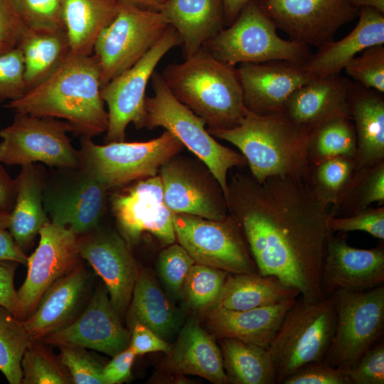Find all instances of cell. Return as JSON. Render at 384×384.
<instances>
[{
  "label": "cell",
  "mask_w": 384,
  "mask_h": 384,
  "mask_svg": "<svg viewBox=\"0 0 384 384\" xmlns=\"http://www.w3.org/2000/svg\"><path fill=\"white\" fill-rule=\"evenodd\" d=\"M229 213L242 228L261 275H271L309 302L326 299L321 272L328 207L305 181L271 177L262 182L237 173L228 181Z\"/></svg>",
  "instance_id": "6da1fadb"
},
{
  "label": "cell",
  "mask_w": 384,
  "mask_h": 384,
  "mask_svg": "<svg viewBox=\"0 0 384 384\" xmlns=\"http://www.w3.org/2000/svg\"><path fill=\"white\" fill-rule=\"evenodd\" d=\"M101 88L94 55L70 52L45 80L6 107L16 113L64 119L73 132L92 137L106 132L108 126Z\"/></svg>",
  "instance_id": "7a4b0ae2"
},
{
  "label": "cell",
  "mask_w": 384,
  "mask_h": 384,
  "mask_svg": "<svg viewBox=\"0 0 384 384\" xmlns=\"http://www.w3.org/2000/svg\"><path fill=\"white\" fill-rule=\"evenodd\" d=\"M208 131L239 149L250 175L257 181L277 176L306 181L310 169L307 156L310 133L283 111L261 115L246 109L235 127L208 128Z\"/></svg>",
  "instance_id": "3957f363"
},
{
  "label": "cell",
  "mask_w": 384,
  "mask_h": 384,
  "mask_svg": "<svg viewBox=\"0 0 384 384\" xmlns=\"http://www.w3.org/2000/svg\"><path fill=\"white\" fill-rule=\"evenodd\" d=\"M161 74L173 95L208 128L231 129L243 117L246 107L238 69L203 46L183 62L168 65Z\"/></svg>",
  "instance_id": "277c9868"
},
{
  "label": "cell",
  "mask_w": 384,
  "mask_h": 384,
  "mask_svg": "<svg viewBox=\"0 0 384 384\" xmlns=\"http://www.w3.org/2000/svg\"><path fill=\"white\" fill-rule=\"evenodd\" d=\"M151 78L154 94L146 97L144 127H161L176 137L209 168L227 198L228 171L247 166L245 157L218 142L206 122L173 95L161 73L154 71Z\"/></svg>",
  "instance_id": "5b68a950"
},
{
  "label": "cell",
  "mask_w": 384,
  "mask_h": 384,
  "mask_svg": "<svg viewBox=\"0 0 384 384\" xmlns=\"http://www.w3.org/2000/svg\"><path fill=\"white\" fill-rule=\"evenodd\" d=\"M336 319L331 297L318 302L301 297L297 299L268 348L275 366L276 383L282 384L307 364L322 362L331 343Z\"/></svg>",
  "instance_id": "8992f818"
},
{
  "label": "cell",
  "mask_w": 384,
  "mask_h": 384,
  "mask_svg": "<svg viewBox=\"0 0 384 384\" xmlns=\"http://www.w3.org/2000/svg\"><path fill=\"white\" fill-rule=\"evenodd\" d=\"M277 29L258 1L251 0L228 28L221 30L203 47L216 59L234 67L272 60L306 63L312 54L310 47L282 38Z\"/></svg>",
  "instance_id": "52a82bcc"
},
{
  "label": "cell",
  "mask_w": 384,
  "mask_h": 384,
  "mask_svg": "<svg viewBox=\"0 0 384 384\" xmlns=\"http://www.w3.org/2000/svg\"><path fill=\"white\" fill-rule=\"evenodd\" d=\"M82 168L107 191L159 174L160 168L184 146L169 131L140 142H117L98 145L81 136Z\"/></svg>",
  "instance_id": "ba28073f"
},
{
  "label": "cell",
  "mask_w": 384,
  "mask_h": 384,
  "mask_svg": "<svg viewBox=\"0 0 384 384\" xmlns=\"http://www.w3.org/2000/svg\"><path fill=\"white\" fill-rule=\"evenodd\" d=\"M169 26L160 11L119 0L117 14L100 34L92 53L102 88L142 58Z\"/></svg>",
  "instance_id": "9c48e42d"
},
{
  "label": "cell",
  "mask_w": 384,
  "mask_h": 384,
  "mask_svg": "<svg viewBox=\"0 0 384 384\" xmlns=\"http://www.w3.org/2000/svg\"><path fill=\"white\" fill-rule=\"evenodd\" d=\"M331 297L336 309V326L322 362L348 370L383 338L384 284L361 292L340 291Z\"/></svg>",
  "instance_id": "30bf717a"
},
{
  "label": "cell",
  "mask_w": 384,
  "mask_h": 384,
  "mask_svg": "<svg viewBox=\"0 0 384 384\" xmlns=\"http://www.w3.org/2000/svg\"><path fill=\"white\" fill-rule=\"evenodd\" d=\"M176 240L196 263L228 274L259 273L242 228L228 214L220 220L174 213Z\"/></svg>",
  "instance_id": "8fae6325"
},
{
  "label": "cell",
  "mask_w": 384,
  "mask_h": 384,
  "mask_svg": "<svg viewBox=\"0 0 384 384\" xmlns=\"http://www.w3.org/2000/svg\"><path fill=\"white\" fill-rule=\"evenodd\" d=\"M68 122L50 117L16 113L12 123L0 131V161L7 165L42 162L58 169L82 167L80 150L71 144Z\"/></svg>",
  "instance_id": "7c38bea8"
},
{
  "label": "cell",
  "mask_w": 384,
  "mask_h": 384,
  "mask_svg": "<svg viewBox=\"0 0 384 384\" xmlns=\"http://www.w3.org/2000/svg\"><path fill=\"white\" fill-rule=\"evenodd\" d=\"M180 45V35L170 26L142 58L101 88V97L108 107L106 144L124 141L126 128L130 123L137 129L144 127L148 82L161 59Z\"/></svg>",
  "instance_id": "4fadbf2b"
},
{
  "label": "cell",
  "mask_w": 384,
  "mask_h": 384,
  "mask_svg": "<svg viewBox=\"0 0 384 384\" xmlns=\"http://www.w3.org/2000/svg\"><path fill=\"white\" fill-rule=\"evenodd\" d=\"M60 169L44 180L43 203L49 220L77 236L95 230L105 209L107 190L82 167Z\"/></svg>",
  "instance_id": "5bb4252c"
},
{
  "label": "cell",
  "mask_w": 384,
  "mask_h": 384,
  "mask_svg": "<svg viewBox=\"0 0 384 384\" xmlns=\"http://www.w3.org/2000/svg\"><path fill=\"white\" fill-rule=\"evenodd\" d=\"M164 201L174 213L220 220L229 214L224 193L209 168L197 157L174 156L159 172Z\"/></svg>",
  "instance_id": "9a60e30c"
},
{
  "label": "cell",
  "mask_w": 384,
  "mask_h": 384,
  "mask_svg": "<svg viewBox=\"0 0 384 384\" xmlns=\"http://www.w3.org/2000/svg\"><path fill=\"white\" fill-rule=\"evenodd\" d=\"M110 204L122 236L129 245L138 242L144 233L164 245L176 242L174 213L165 203L159 174L135 181L116 191Z\"/></svg>",
  "instance_id": "2e32d148"
},
{
  "label": "cell",
  "mask_w": 384,
  "mask_h": 384,
  "mask_svg": "<svg viewBox=\"0 0 384 384\" xmlns=\"http://www.w3.org/2000/svg\"><path fill=\"white\" fill-rule=\"evenodd\" d=\"M277 28L290 40L309 47L332 41L337 31L355 19L359 9L351 0H259Z\"/></svg>",
  "instance_id": "e0dca14e"
},
{
  "label": "cell",
  "mask_w": 384,
  "mask_h": 384,
  "mask_svg": "<svg viewBox=\"0 0 384 384\" xmlns=\"http://www.w3.org/2000/svg\"><path fill=\"white\" fill-rule=\"evenodd\" d=\"M38 234V245L27 260L26 277L17 290L21 320L35 311L44 293L56 280L80 265L78 236L72 231L48 221Z\"/></svg>",
  "instance_id": "ac0fdd59"
},
{
  "label": "cell",
  "mask_w": 384,
  "mask_h": 384,
  "mask_svg": "<svg viewBox=\"0 0 384 384\" xmlns=\"http://www.w3.org/2000/svg\"><path fill=\"white\" fill-rule=\"evenodd\" d=\"M78 248L104 281L111 304L119 315L127 310L139 272L129 245L114 232L97 228L78 236Z\"/></svg>",
  "instance_id": "d6986e66"
},
{
  "label": "cell",
  "mask_w": 384,
  "mask_h": 384,
  "mask_svg": "<svg viewBox=\"0 0 384 384\" xmlns=\"http://www.w3.org/2000/svg\"><path fill=\"white\" fill-rule=\"evenodd\" d=\"M384 284L383 243L357 248L344 238L330 235L321 272L326 298L340 291L361 292Z\"/></svg>",
  "instance_id": "ffe728a7"
},
{
  "label": "cell",
  "mask_w": 384,
  "mask_h": 384,
  "mask_svg": "<svg viewBox=\"0 0 384 384\" xmlns=\"http://www.w3.org/2000/svg\"><path fill=\"white\" fill-rule=\"evenodd\" d=\"M305 64L288 60L240 64L237 69L246 109L261 115L282 111L292 94L311 79Z\"/></svg>",
  "instance_id": "44dd1931"
},
{
  "label": "cell",
  "mask_w": 384,
  "mask_h": 384,
  "mask_svg": "<svg viewBox=\"0 0 384 384\" xmlns=\"http://www.w3.org/2000/svg\"><path fill=\"white\" fill-rule=\"evenodd\" d=\"M107 291L96 292L84 312L63 329L44 337L53 345H74L112 357L129 346L130 336L112 306Z\"/></svg>",
  "instance_id": "7402d4cb"
},
{
  "label": "cell",
  "mask_w": 384,
  "mask_h": 384,
  "mask_svg": "<svg viewBox=\"0 0 384 384\" xmlns=\"http://www.w3.org/2000/svg\"><path fill=\"white\" fill-rule=\"evenodd\" d=\"M351 84L341 74L312 78L292 94L282 111L309 133L332 119L351 118Z\"/></svg>",
  "instance_id": "603a6c76"
},
{
  "label": "cell",
  "mask_w": 384,
  "mask_h": 384,
  "mask_svg": "<svg viewBox=\"0 0 384 384\" xmlns=\"http://www.w3.org/2000/svg\"><path fill=\"white\" fill-rule=\"evenodd\" d=\"M297 299L247 310L212 308L206 312V323L216 338H235L268 348Z\"/></svg>",
  "instance_id": "cb8c5ba5"
},
{
  "label": "cell",
  "mask_w": 384,
  "mask_h": 384,
  "mask_svg": "<svg viewBox=\"0 0 384 384\" xmlns=\"http://www.w3.org/2000/svg\"><path fill=\"white\" fill-rule=\"evenodd\" d=\"M358 17L355 28L346 36L321 45L311 54L305 64L311 78L340 74L362 50L384 44V14L375 9L362 7Z\"/></svg>",
  "instance_id": "d4e9b609"
},
{
  "label": "cell",
  "mask_w": 384,
  "mask_h": 384,
  "mask_svg": "<svg viewBox=\"0 0 384 384\" xmlns=\"http://www.w3.org/2000/svg\"><path fill=\"white\" fill-rule=\"evenodd\" d=\"M86 285L87 275L80 265L46 290L35 311L22 320L32 341H41L71 322Z\"/></svg>",
  "instance_id": "484cf974"
},
{
  "label": "cell",
  "mask_w": 384,
  "mask_h": 384,
  "mask_svg": "<svg viewBox=\"0 0 384 384\" xmlns=\"http://www.w3.org/2000/svg\"><path fill=\"white\" fill-rule=\"evenodd\" d=\"M381 95L352 82L349 111L356 134V170L384 161V99Z\"/></svg>",
  "instance_id": "4316f807"
},
{
  "label": "cell",
  "mask_w": 384,
  "mask_h": 384,
  "mask_svg": "<svg viewBox=\"0 0 384 384\" xmlns=\"http://www.w3.org/2000/svg\"><path fill=\"white\" fill-rule=\"evenodd\" d=\"M167 353L169 366L176 372L198 375L215 384L229 383L220 347L197 320L184 325Z\"/></svg>",
  "instance_id": "83f0119b"
},
{
  "label": "cell",
  "mask_w": 384,
  "mask_h": 384,
  "mask_svg": "<svg viewBox=\"0 0 384 384\" xmlns=\"http://www.w3.org/2000/svg\"><path fill=\"white\" fill-rule=\"evenodd\" d=\"M159 11L180 35L185 58L223 30L225 23L222 0H167Z\"/></svg>",
  "instance_id": "f1b7e54d"
},
{
  "label": "cell",
  "mask_w": 384,
  "mask_h": 384,
  "mask_svg": "<svg viewBox=\"0 0 384 384\" xmlns=\"http://www.w3.org/2000/svg\"><path fill=\"white\" fill-rule=\"evenodd\" d=\"M16 180L17 193L9 213L8 228L23 251L33 242L40 229L49 220L43 203L44 178L33 164L22 166Z\"/></svg>",
  "instance_id": "f546056e"
},
{
  "label": "cell",
  "mask_w": 384,
  "mask_h": 384,
  "mask_svg": "<svg viewBox=\"0 0 384 384\" xmlns=\"http://www.w3.org/2000/svg\"><path fill=\"white\" fill-rule=\"evenodd\" d=\"M299 296L297 290L274 276L228 274L212 308L247 310L275 305Z\"/></svg>",
  "instance_id": "4dcf8cb0"
},
{
  "label": "cell",
  "mask_w": 384,
  "mask_h": 384,
  "mask_svg": "<svg viewBox=\"0 0 384 384\" xmlns=\"http://www.w3.org/2000/svg\"><path fill=\"white\" fill-rule=\"evenodd\" d=\"M119 5V0H63V20L70 53L92 55L97 39Z\"/></svg>",
  "instance_id": "1f68e13d"
},
{
  "label": "cell",
  "mask_w": 384,
  "mask_h": 384,
  "mask_svg": "<svg viewBox=\"0 0 384 384\" xmlns=\"http://www.w3.org/2000/svg\"><path fill=\"white\" fill-rule=\"evenodd\" d=\"M18 46L23 53L27 91L50 76L70 52L65 31L28 28Z\"/></svg>",
  "instance_id": "d6a6232c"
},
{
  "label": "cell",
  "mask_w": 384,
  "mask_h": 384,
  "mask_svg": "<svg viewBox=\"0 0 384 384\" xmlns=\"http://www.w3.org/2000/svg\"><path fill=\"white\" fill-rule=\"evenodd\" d=\"M223 366L233 384H274L276 369L268 348L235 338H220Z\"/></svg>",
  "instance_id": "836d02e7"
},
{
  "label": "cell",
  "mask_w": 384,
  "mask_h": 384,
  "mask_svg": "<svg viewBox=\"0 0 384 384\" xmlns=\"http://www.w3.org/2000/svg\"><path fill=\"white\" fill-rule=\"evenodd\" d=\"M132 310L137 321L166 338L178 329V313L149 272H138L132 295Z\"/></svg>",
  "instance_id": "e575fe53"
},
{
  "label": "cell",
  "mask_w": 384,
  "mask_h": 384,
  "mask_svg": "<svg viewBox=\"0 0 384 384\" xmlns=\"http://www.w3.org/2000/svg\"><path fill=\"white\" fill-rule=\"evenodd\" d=\"M356 131L349 117L332 119L309 134L307 156L310 166L338 156L356 158Z\"/></svg>",
  "instance_id": "d590c367"
},
{
  "label": "cell",
  "mask_w": 384,
  "mask_h": 384,
  "mask_svg": "<svg viewBox=\"0 0 384 384\" xmlns=\"http://www.w3.org/2000/svg\"><path fill=\"white\" fill-rule=\"evenodd\" d=\"M355 171V157L335 156L310 166L305 182L322 204L333 208L346 193Z\"/></svg>",
  "instance_id": "8d00e7d4"
},
{
  "label": "cell",
  "mask_w": 384,
  "mask_h": 384,
  "mask_svg": "<svg viewBox=\"0 0 384 384\" xmlns=\"http://www.w3.org/2000/svg\"><path fill=\"white\" fill-rule=\"evenodd\" d=\"M374 203H384V161L356 170L346 193L329 213L349 215Z\"/></svg>",
  "instance_id": "74e56055"
},
{
  "label": "cell",
  "mask_w": 384,
  "mask_h": 384,
  "mask_svg": "<svg viewBox=\"0 0 384 384\" xmlns=\"http://www.w3.org/2000/svg\"><path fill=\"white\" fill-rule=\"evenodd\" d=\"M31 342L22 320L0 305V371L9 383H22L21 359Z\"/></svg>",
  "instance_id": "f35d334b"
},
{
  "label": "cell",
  "mask_w": 384,
  "mask_h": 384,
  "mask_svg": "<svg viewBox=\"0 0 384 384\" xmlns=\"http://www.w3.org/2000/svg\"><path fill=\"white\" fill-rule=\"evenodd\" d=\"M228 273L210 266L195 263L184 282L181 296L187 306L206 312L217 300Z\"/></svg>",
  "instance_id": "ab89813d"
},
{
  "label": "cell",
  "mask_w": 384,
  "mask_h": 384,
  "mask_svg": "<svg viewBox=\"0 0 384 384\" xmlns=\"http://www.w3.org/2000/svg\"><path fill=\"white\" fill-rule=\"evenodd\" d=\"M24 384L73 383L67 368L44 346L32 341L21 359Z\"/></svg>",
  "instance_id": "60d3db41"
},
{
  "label": "cell",
  "mask_w": 384,
  "mask_h": 384,
  "mask_svg": "<svg viewBox=\"0 0 384 384\" xmlns=\"http://www.w3.org/2000/svg\"><path fill=\"white\" fill-rule=\"evenodd\" d=\"M22 21L29 29L65 31L63 0H14Z\"/></svg>",
  "instance_id": "b9f144b4"
},
{
  "label": "cell",
  "mask_w": 384,
  "mask_h": 384,
  "mask_svg": "<svg viewBox=\"0 0 384 384\" xmlns=\"http://www.w3.org/2000/svg\"><path fill=\"white\" fill-rule=\"evenodd\" d=\"M356 82L384 93V46L368 47L354 57L344 68Z\"/></svg>",
  "instance_id": "7bdbcfd3"
},
{
  "label": "cell",
  "mask_w": 384,
  "mask_h": 384,
  "mask_svg": "<svg viewBox=\"0 0 384 384\" xmlns=\"http://www.w3.org/2000/svg\"><path fill=\"white\" fill-rule=\"evenodd\" d=\"M195 261L178 243H172L164 249L157 260V269L161 279L170 292L181 296L186 278Z\"/></svg>",
  "instance_id": "ee69618b"
},
{
  "label": "cell",
  "mask_w": 384,
  "mask_h": 384,
  "mask_svg": "<svg viewBox=\"0 0 384 384\" xmlns=\"http://www.w3.org/2000/svg\"><path fill=\"white\" fill-rule=\"evenodd\" d=\"M60 361L68 370L73 383L104 384L100 363L85 348L60 345Z\"/></svg>",
  "instance_id": "f6af8a7d"
},
{
  "label": "cell",
  "mask_w": 384,
  "mask_h": 384,
  "mask_svg": "<svg viewBox=\"0 0 384 384\" xmlns=\"http://www.w3.org/2000/svg\"><path fill=\"white\" fill-rule=\"evenodd\" d=\"M326 226L334 232L363 231L380 240H384V207H368L360 212L338 216L328 214Z\"/></svg>",
  "instance_id": "bcb514c9"
},
{
  "label": "cell",
  "mask_w": 384,
  "mask_h": 384,
  "mask_svg": "<svg viewBox=\"0 0 384 384\" xmlns=\"http://www.w3.org/2000/svg\"><path fill=\"white\" fill-rule=\"evenodd\" d=\"M26 92L23 53L16 46L0 55V102L19 99Z\"/></svg>",
  "instance_id": "7dc6e473"
},
{
  "label": "cell",
  "mask_w": 384,
  "mask_h": 384,
  "mask_svg": "<svg viewBox=\"0 0 384 384\" xmlns=\"http://www.w3.org/2000/svg\"><path fill=\"white\" fill-rule=\"evenodd\" d=\"M351 384L384 383V342L380 339L346 370Z\"/></svg>",
  "instance_id": "c3c4849f"
},
{
  "label": "cell",
  "mask_w": 384,
  "mask_h": 384,
  "mask_svg": "<svg viewBox=\"0 0 384 384\" xmlns=\"http://www.w3.org/2000/svg\"><path fill=\"white\" fill-rule=\"evenodd\" d=\"M282 384H351L346 370L323 362L307 364L287 377Z\"/></svg>",
  "instance_id": "681fc988"
},
{
  "label": "cell",
  "mask_w": 384,
  "mask_h": 384,
  "mask_svg": "<svg viewBox=\"0 0 384 384\" xmlns=\"http://www.w3.org/2000/svg\"><path fill=\"white\" fill-rule=\"evenodd\" d=\"M27 30L14 0H0V39L18 46Z\"/></svg>",
  "instance_id": "f907efd6"
},
{
  "label": "cell",
  "mask_w": 384,
  "mask_h": 384,
  "mask_svg": "<svg viewBox=\"0 0 384 384\" xmlns=\"http://www.w3.org/2000/svg\"><path fill=\"white\" fill-rule=\"evenodd\" d=\"M129 347L136 356L149 353L169 352L171 346L156 333L144 324L135 321Z\"/></svg>",
  "instance_id": "816d5d0a"
},
{
  "label": "cell",
  "mask_w": 384,
  "mask_h": 384,
  "mask_svg": "<svg viewBox=\"0 0 384 384\" xmlns=\"http://www.w3.org/2000/svg\"><path fill=\"white\" fill-rule=\"evenodd\" d=\"M136 355L128 346L114 356L102 368L104 384H118L127 380L131 375V370Z\"/></svg>",
  "instance_id": "f5cc1de1"
},
{
  "label": "cell",
  "mask_w": 384,
  "mask_h": 384,
  "mask_svg": "<svg viewBox=\"0 0 384 384\" xmlns=\"http://www.w3.org/2000/svg\"><path fill=\"white\" fill-rule=\"evenodd\" d=\"M16 264L13 261L0 260V305L18 319L17 290L14 283Z\"/></svg>",
  "instance_id": "db71d44e"
},
{
  "label": "cell",
  "mask_w": 384,
  "mask_h": 384,
  "mask_svg": "<svg viewBox=\"0 0 384 384\" xmlns=\"http://www.w3.org/2000/svg\"><path fill=\"white\" fill-rule=\"evenodd\" d=\"M9 223V213H0V260L27 264L28 257L17 245L11 234L6 229Z\"/></svg>",
  "instance_id": "11a10c76"
},
{
  "label": "cell",
  "mask_w": 384,
  "mask_h": 384,
  "mask_svg": "<svg viewBox=\"0 0 384 384\" xmlns=\"http://www.w3.org/2000/svg\"><path fill=\"white\" fill-rule=\"evenodd\" d=\"M17 193L16 180H13L0 164V213H10Z\"/></svg>",
  "instance_id": "9f6ffc18"
},
{
  "label": "cell",
  "mask_w": 384,
  "mask_h": 384,
  "mask_svg": "<svg viewBox=\"0 0 384 384\" xmlns=\"http://www.w3.org/2000/svg\"><path fill=\"white\" fill-rule=\"evenodd\" d=\"M251 0H222L225 22L231 24L238 17L242 9Z\"/></svg>",
  "instance_id": "6f0895ef"
},
{
  "label": "cell",
  "mask_w": 384,
  "mask_h": 384,
  "mask_svg": "<svg viewBox=\"0 0 384 384\" xmlns=\"http://www.w3.org/2000/svg\"><path fill=\"white\" fill-rule=\"evenodd\" d=\"M351 2L358 9L369 7L384 14V0H351Z\"/></svg>",
  "instance_id": "680465c9"
},
{
  "label": "cell",
  "mask_w": 384,
  "mask_h": 384,
  "mask_svg": "<svg viewBox=\"0 0 384 384\" xmlns=\"http://www.w3.org/2000/svg\"><path fill=\"white\" fill-rule=\"evenodd\" d=\"M126 1L139 6L159 11L167 0H122Z\"/></svg>",
  "instance_id": "91938a15"
},
{
  "label": "cell",
  "mask_w": 384,
  "mask_h": 384,
  "mask_svg": "<svg viewBox=\"0 0 384 384\" xmlns=\"http://www.w3.org/2000/svg\"><path fill=\"white\" fill-rule=\"evenodd\" d=\"M14 46H11L5 41L0 39V55L8 51ZM16 47V46H15Z\"/></svg>",
  "instance_id": "94428289"
}]
</instances>
